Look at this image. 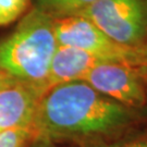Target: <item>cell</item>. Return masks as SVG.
<instances>
[{
    "instance_id": "cell-1",
    "label": "cell",
    "mask_w": 147,
    "mask_h": 147,
    "mask_svg": "<svg viewBox=\"0 0 147 147\" xmlns=\"http://www.w3.org/2000/svg\"><path fill=\"white\" fill-rule=\"evenodd\" d=\"M143 112L99 93L84 81L51 86L38 102L34 137L74 147H107L131 134Z\"/></svg>"
},
{
    "instance_id": "cell-2",
    "label": "cell",
    "mask_w": 147,
    "mask_h": 147,
    "mask_svg": "<svg viewBox=\"0 0 147 147\" xmlns=\"http://www.w3.org/2000/svg\"><path fill=\"white\" fill-rule=\"evenodd\" d=\"M57 48L53 19L32 7L16 26L0 38V73L48 89L50 64Z\"/></svg>"
},
{
    "instance_id": "cell-3",
    "label": "cell",
    "mask_w": 147,
    "mask_h": 147,
    "mask_svg": "<svg viewBox=\"0 0 147 147\" xmlns=\"http://www.w3.org/2000/svg\"><path fill=\"white\" fill-rule=\"evenodd\" d=\"M53 27L58 46L78 48L106 62L147 68V55L144 49L126 47L115 42L84 16L53 19Z\"/></svg>"
},
{
    "instance_id": "cell-4",
    "label": "cell",
    "mask_w": 147,
    "mask_h": 147,
    "mask_svg": "<svg viewBox=\"0 0 147 147\" xmlns=\"http://www.w3.org/2000/svg\"><path fill=\"white\" fill-rule=\"evenodd\" d=\"M126 47L147 44V0H96L81 14Z\"/></svg>"
},
{
    "instance_id": "cell-5",
    "label": "cell",
    "mask_w": 147,
    "mask_h": 147,
    "mask_svg": "<svg viewBox=\"0 0 147 147\" xmlns=\"http://www.w3.org/2000/svg\"><path fill=\"white\" fill-rule=\"evenodd\" d=\"M82 81L127 107L147 109V68L104 62L92 69Z\"/></svg>"
},
{
    "instance_id": "cell-6",
    "label": "cell",
    "mask_w": 147,
    "mask_h": 147,
    "mask_svg": "<svg viewBox=\"0 0 147 147\" xmlns=\"http://www.w3.org/2000/svg\"><path fill=\"white\" fill-rule=\"evenodd\" d=\"M47 89L13 81L0 88V133L32 125L38 102Z\"/></svg>"
},
{
    "instance_id": "cell-7",
    "label": "cell",
    "mask_w": 147,
    "mask_h": 147,
    "mask_svg": "<svg viewBox=\"0 0 147 147\" xmlns=\"http://www.w3.org/2000/svg\"><path fill=\"white\" fill-rule=\"evenodd\" d=\"M106 61L78 48L58 46L51 60L48 88L55 85L82 81L93 68Z\"/></svg>"
},
{
    "instance_id": "cell-8",
    "label": "cell",
    "mask_w": 147,
    "mask_h": 147,
    "mask_svg": "<svg viewBox=\"0 0 147 147\" xmlns=\"http://www.w3.org/2000/svg\"><path fill=\"white\" fill-rule=\"evenodd\" d=\"M96 0H32V7L53 19L79 16Z\"/></svg>"
},
{
    "instance_id": "cell-9",
    "label": "cell",
    "mask_w": 147,
    "mask_h": 147,
    "mask_svg": "<svg viewBox=\"0 0 147 147\" xmlns=\"http://www.w3.org/2000/svg\"><path fill=\"white\" fill-rule=\"evenodd\" d=\"M32 8V0H0V27L20 20Z\"/></svg>"
},
{
    "instance_id": "cell-10",
    "label": "cell",
    "mask_w": 147,
    "mask_h": 147,
    "mask_svg": "<svg viewBox=\"0 0 147 147\" xmlns=\"http://www.w3.org/2000/svg\"><path fill=\"white\" fill-rule=\"evenodd\" d=\"M33 138L32 125L16 127L0 133V147H25Z\"/></svg>"
},
{
    "instance_id": "cell-11",
    "label": "cell",
    "mask_w": 147,
    "mask_h": 147,
    "mask_svg": "<svg viewBox=\"0 0 147 147\" xmlns=\"http://www.w3.org/2000/svg\"><path fill=\"white\" fill-rule=\"evenodd\" d=\"M107 147H147V133L129 134Z\"/></svg>"
},
{
    "instance_id": "cell-12",
    "label": "cell",
    "mask_w": 147,
    "mask_h": 147,
    "mask_svg": "<svg viewBox=\"0 0 147 147\" xmlns=\"http://www.w3.org/2000/svg\"><path fill=\"white\" fill-rule=\"evenodd\" d=\"M25 147H74V146L67 145V144H60V143L51 142V141L44 140V138L34 137Z\"/></svg>"
},
{
    "instance_id": "cell-13",
    "label": "cell",
    "mask_w": 147,
    "mask_h": 147,
    "mask_svg": "<svg viewBox=\"0 0 147 147\" xmlns=\"http://www.w3.org/2000/svg\"><path fill=\"white\" fill-rule=\"evenodd\" d=\"M13 81H16V80L12 79L9 75H7L5 73H0V88L5 86V85L10 84L11 82H13Z\"/></svg>"
},
{
    "instance_id": "cell-14",
    "label": "cell",
    "mask_w": 147,
    "mask_h": 147,
    "mask_svg": "<svg viewBox=\"0 0 147 147\" xmlns=\"http://www.w3.org/2000/svg\"><path fill=\"white\" fill-rule=\"evenodd\" d=\"M145 53H146V55H147V44H146V46H145Z\"/></svg>"
}]
</instances>
